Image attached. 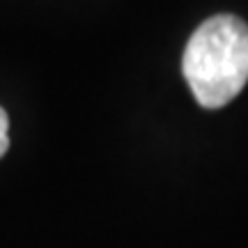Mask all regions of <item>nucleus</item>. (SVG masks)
I'll list each match as a JSON object with an SVG mask.
<instances>
[{
  "label": "nucleus",
  "instance_id": "nucleus-1",
  "mask_svg": "<svg viewBox=\"0 0 248 248\" xmlns=\"http://www.w3.org/2000/svg\"><path fill=\"white\" fill-rule=\"evenodd\" d=\"M182 71L202 108L230 104L248 83V26L230 14L207 18L186 44Z\"/></svg>",
  "mask_w": 248,
  "mask_h": 248
},
{
  "label": "nucleus",
  "instance_id": "nucleus-2",
  "mask_svg": "<svg viewBox=\"0 0 248 248\" xmlns=\"http://www.w3.org/2000/svg\"><path fill=\"white\" fill-rule=\"evenodd\" d=\"M7 150H9V117L0 108V156H5Z\"/></svg>",
  "mask_w": 248,
  "mask_h": 248
}]
</instances>
